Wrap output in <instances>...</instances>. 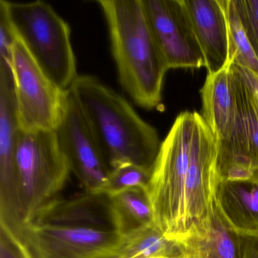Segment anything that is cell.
Wrapping results in <instances>:
<instances>
[{
    "instance_id": "6da1fadb",
    "label": "cell",
    "mask_w": 258,
    "mask_h": 258,
    "mask_svg": "<svg viewBox=\"0 0 258 258\" xmlns=\"http://www.w3.org/2000/svg\"><path fill=\"white\" fill-rule=\"evenodd\" d=\"M111 40L119 81L136 104L159 108L164 77L170 70L154 38L142 0H99Z\"/></svg>"
},
{
    "instance_id": "7a4b0ae2",
    "label": "cell",
    "mask_w": 258,
    "mask_h": 258,
    "mask_svg": "<svg viewBox=\"0 0 258 258\" xmlns=\"http://www.w3.org/2000/svg\"><path fill=\"white\" fill-rule=\"evenodd\" d=\"M88 117L111 170L133 164L152 171L161 142L117 92L92 75H78L70 88Z\"/></svg>"
},
{
    "instance_id": "3957f363",
    "label": "cell",
    "mask_w": 258,
    "mask_h": 258,
    "mask_svg": "<svg viewBox=\"0 0 258 258\" xmlns=\"http://www.w3.org/2000/svg\"><path fill=\"white\" fill-rule=\"evenodd\" d=\"M196 112L181 113L161 142L147 186L155 226L169 240L185 235V182Z\"/></svg>"
},
{
    "instance_id": "277c9868",
    "label": "cell",
    "mask_w": 258,
    "mask_h": 258,
    "mask_svg": "<svg viewBox=\"0 0 258 258\" xmlns=\"http://www.w3.org/2000/svg\"><path fill=\"white\" fill-rule=\"evenodd\" d=\"M12 26L46 76L62 91L78 77L69 24L47 3L1 0Z\"/></svg>"
},
{
    "instance_id": "5b68a950",
    "label": "cell",
    "mask_w": 258,
    "mask_h": 258,
    "mask_svg": "<svg viewBox=\"0 0 258 258\" xmlns=\"http://www.w3.org/2000/svg\"><path fill=\"white\" fill-rule=\"evenodd\" d=\"M16 161L25 223L59 197L72 171L52 131H20Z\"/></svg>"
},
{
    "instance_id": "8992f818",
    "label": "cell",
    "mask_w": 258,
    "mask_h": 258,
    "mask_svg": "<svg viewBox=\"0 0 258 258\" xmlns=\"http://www.w3.org/2000/svg\"><path fill=\"white\" fill-rule=\"evenodd\" d=\"M221 183L217 137L196 112L185 182L184 237L205 230L213 223Z\"/></svg>"
},
{
    "instance_id": "52a82bcc",
    "label": "cell",
    "mask_w": 258,
    "mask_h": 258,
    "mask_svg": "<svg viewBox=\"0 0 258 258\" xmlns=\"http://www.w3.org/2000/svg\"><path fill=\"white\" fill-rule=\"evenodd\" d=\"M12 72L20 131H55L62 114L66 91L46 76L19 38L13 45Z\"/></svg>"
},
{
    "instance_id": "ba28073f",
    "label": "cell",
    "mask_w": 258,
    "mask_h": 258,
    "mask_svg": "<svg viewBox=\"0 0 258 258\" xmlns=\"http://www.w3.org/2000/svg\"><path fill=\"white\" fill-rule=\"evenodd\" d=\"M62 151L85 192L106 193L111 169L82 107L69 89L55 131Z\"/></svg>"
},
{
    "instance_id": "9c48e42d",
    "label": "cell",
    "mask_w": 258,
    "mask_h": 258,
    "mask_svg": "<svg viewBox=\"0 0 258 258\" xmlns=\"http://www.w3.org/2000/svg\"><path fill=\"white\" fill-rule=\"evenodd\" d=\"M16 234L33 258H114L123 238L115 230L34 223Z\"/></svg>"
},
{
    "instance_id": "30bf717a",
    "label": "cell",
    "mask_w": 258,
    "mask_h": 258,
    "mask_svg": "<svg viewBox=\"0 0 258 258\" xmlns=\"http://www.w3.org/2000/svg\"><path fill=\"white\" fill-rule=\"evenodd\" d=\"M142 4L169 69L206 66L184 0H142Z\"/></svg>"
},
{
    "instance_id": "8fae6325",
    "label": "cell",
    "mask_w": 258,
    "mask_h": 258,
    "mask_svg": "<svg viewBox=\"0 0 258 258\" xmlns=\"http://www.w3.org/2000/svg\"><path fill=\"white\" fill-rule=\"evenodd\" d=\"M20 128L16 116L12 71H0V221L11 227L23 223L16 167Z\"/></svg>"
},
{
    "instance_id": "7c38bea8",
    "label": "cell",
    "mask_w": 258,
    "mask_h": 258,
    "mask_svg": "<svg viewBox=\"0 0 258 258\" xmlns=\"http://www.w3.org/2000/svg\"><path fill=\"white\" fill-rule=\"evenodd\" d=\"M184 4L205 56L208 74L232 64L226 0H184Z\"/></svg>"
},
{
    "instance_id": "4fadbf2b",
    "label": "cell",
    "mask_w": 258,
    "mask_h": 258,
    "mask_svg": "<svg viewBox=\"0 0 258 258\" xmlns=\"http://www.w3.org/2000/svg\"><path fill=\"white\" fill-rule=\"evenodd\" d=\"M28 223L76 225L119 232L112 201L106 193L84 191L68 199L57 198L43 207Z\"/></svg>"
},
{
    "instance_id": "5bb4252c",
    "label": "cell",
    "mask_w": 258,
    "mask_h": 258,
    "mask_svg": "<svg viewBox=\"0 0 258 258\" xmlns=\"http://www.w3.org/2000/svg\"><path fill=\"white\" fill-rule=\"evenodd\" d=\"M216 205L232 233L258 238V180L222 182Z\"/></svg>"
},
{
    "instance_id": "9a60e30c",
    "label": "cell",
    "mask_w": 258,
    "mask_h": 258,
    "mask_svg": "<svg viewBox=\"0 0 258 258\" xmlns=\"http://www.w3.org/2000/svg\"><path fill=\"white\" fill-rule=\"evenodd\" d=\"M202 114L218 143L226 141L236 114L232 64L216 73L208 74L201 90Z\"/></svg>"
},
{
    "instance_id": "2e32d148",
    "label": "cell",
    "mask_w": 258,
    "mask_h": 258,
    "mask_svg": "<svg viewBox=\"0 0 258 258\" xmlns=\"http://www.w3.org/2000/svg\"><path fill=\"white\" fill-rule=\"evenodd\" d=\"M231 233L216 205L214 221L206 230L189 234L176 241L180 258H237Z\"/></svg>"
},
{
    "instance_id": "e0dca14e",
    "label": "cell",
    "mask_w": 258,
    "mask_h": 258,
    "mask_svg": "<svg viewBox=\"0 0 258 258\" xmlns=\"http://www.w3.org/2000/svg\"><path fill=\"white\" fill-rule=\"evenodd\" d=\"M179 258L176 241L169 240L155 226H146L123 235L114 258Z\"/></svg>"
},
{
    "instance_id": "ac0fdd59",
    "label": "cell",
    "mask_w": 258,
    "mask_h": 258,
    "mask_svg": "<svg viewBox=\"0 0 258 258\" xmlns=\"http://www.w3.org/2000/svg\"><path fill=\"white\" fill-rule=\"evenodd\" d=\"M109 196L115 211L117 228L121 235L155 225L147 188H131Z\"/></svg>"
},
{
    "instance_id": "d6986e66",
    "label": "cell",
    "mask_w": 258,
    "mask_h": 258,
    "mask_svg": "<svg viewBox=\"0 0 258 258\" xmlns=\"http://www.w3.org/2000/svg\"><path fill=\"white\" fill-rule=\"evenodd\" d=\"M232 75L235 101L245 129L250 161L258 173V100L233 72Z\"/></svg>"
},
{
    "instance_id": "ffe728a7",
    "label": "cell",
    "mask_w": 258,
    "mask_h": 258,
    "mask_svg": "<svg viewBox=\"0 0 258 258\" xmlns=\"http://www.w3.org/2000/svg\"><path fill=\"white\" fill-rule=\"evenodd\" d=\"M226 10L230 35V62L249 69L258 75V59L249 43L233 0H226Z\"/></svg>"
},
{
    "instance_id": "44dd1931",
    "label": "cell",
    "mask_w": 258,
    "mask_h": 258,
    "mask_svg": "<svg viewBox=\"0 0 258 258\" xmlns=\"http://www.w3.org/2000/svg\"><path fill=\"white\" fill-rule=\"evenodd\" d=\"M150 170L133 164H124L111 170L106 194L114 195L135 188H147Z\"/></svg>"
},
{
    "instance_id": "7402d4cb",
    "label": "cell",
    "mask_w": 258,
    "mask_h": 258,
    "mask_svg": "<svg viewBox=\"0 0 258 258\" xmlns=\"http://www.w3.org/2000/svg\"><path fill=\"white\" fill-rule=\"evenodd\" d=\"M237 13L258 59V0H233Z\"/></svg>"
},
{
    "instance_id": "603a6c76",
    "label": "cell",
    "mask_w": 258,
    "mask_h": 258,
    "mask_svg": "<svg viewBox=\"0 0 258 258\" xmlns=\"http://www.w3.org/2000/svg\"><path fill=\"white\" fill-rule=\"evenodd\" d=\"M18 37L0 0V68L12 69V52Z\"/></svg>"
},
{
    "instance_id": "cb8c5ba5",
    "label": "cell",
    "mask_w": 258,
    "mask_h": 258,
    "mask_svg": "<svg viewBox=\"0 0 258 258\" xmlns=\"http://www.w3.org/2000/svg\"><path fill=\"white\" fill-rule=\"evenodd\" d=\"M0 258H33L19 235L0 223Z\"/></svg>"
},
{
    "instance_id": "d4e9b609",
    "label": "cell",
    "mask_w": 258,
    "mask_h": 258,
    "mask_svg": "<svg viewBox=\"0 0 258 258\" xmlns=\"http://www.w3.org/2000/svg\"><path fill=\"white\" fill-rule=\"evenodd\" d=\"M233 73L244 82L258 100V75L249 69L232 64Z\"/></svg>"
},
{
    "instance_id": "484cf974",
    "label": "cell",
    "mask_w": 258,
    "mask_h": 258,
    "mask_svg": "<svg viewBox=\"0 0 258 258\" xmlns=\"http://www.w3.org/2000/svg\"><path fill=\"white\" fill-rule=\"evenodd\" d=\"M158 258H170V257H165V256H163V257H158Z\"/></svg>"
},
{
    "instance_id": "4316f807",
    "label": "cell",
    "mask_w": 258,
    "mask_h": 258,
    "mask_svg": "<svg viewBox=\"0 0 258 258\" xmlns=\"http://www.w3.org/2000/svg\"><path fill=\"white\" fill-rule=\"evenodd\" d=\"M179 258H180V257H179Z\"/></svg>"
}]
</instances>
